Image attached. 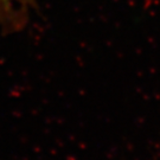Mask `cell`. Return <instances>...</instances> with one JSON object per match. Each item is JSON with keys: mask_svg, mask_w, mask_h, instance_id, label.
<instances>
[{"mask_svg": "<svg viewBox=\"0 0 160 160\" xmlns=\"http://www.w3.org/2000/svg\"><path fill=\"white\" fill-rule=\"evenodd\" d=\"M34 0H0V26L6 31H17L28 22Z\"/></svg>", "mask_w": 160, "mask_h": 160, "instance_id": "obj_1", "label": "cell"}]
</instances>
